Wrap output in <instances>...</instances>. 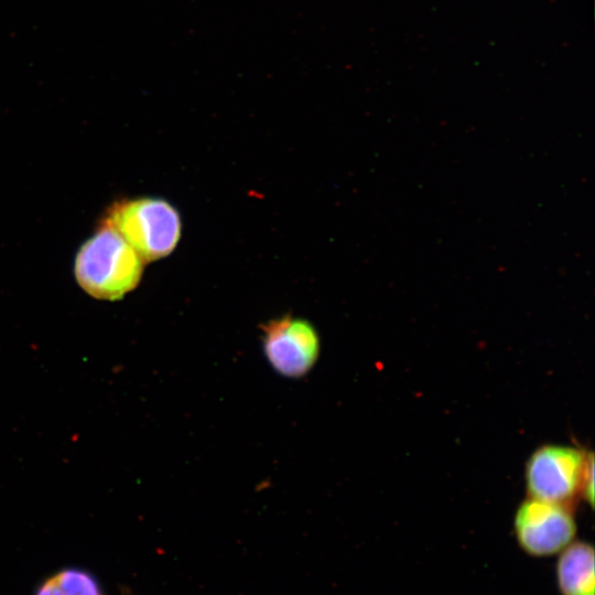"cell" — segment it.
Returning <instances> with one entry per match:
<instances>
[{"mask_svg": "<svg viewBox=\"0 0 595 595\" xmlns=\"http://www.w3.org/2000/svg\"><path fill=\"white\" fill-rule=\"evenodd\" d=\"M143 267L144 261L117 231L100 226L77 251L74 273L90 296L116 301L137 288Z\"/></svg>", "mask_w": 595, "mask_h": 595, "instance_id": "cell-1", "label": "cell"}, {"mask_svg": "<svg viewBox=\"0 0 595 595\" xmlns=\"http://www.w3.org/2000/svg\"><path fill=\"white\" fill-rule=\"evenodd\" d=\"M100 226L117 231L144 262L169 256L182 231L177 209L154 197L115 202L104 214Z\"/></svg>", "mask_w": 595, "mask_h": 595, "instance_id": "cell-2", "label": "cell"}, {"mask_svg": "<svg viewBox=\"0 0 595 595\" xmlns=\"http://www.w3.org/2000/svg\"><path fill=\"white\" fill-rule=\"evenodd\" d=\"M513 530L524 553L547 558L572 543L577 527L569 505L529 497L516 510Z\"/></svg>", "mask_w": 595, "mask_h": 595, "instance_id": "cell-3", "label": "cell"}, {"mask_svg": "<svg viewBox=\"0 0 595 595\" xmlns=\"http://www.w3.org/2000/svg\"><path fill=\"white\" fill-rule=\"evenodd\" d=\"M586 453L563 444H544L528 458L524 469L529 497L569 505L581 490Z\"/></svg>", "mask_w": 595, "mask_h": 595, "instance_id": "cell-4", "label": "cell"}, {"mask_svg": "<svg viewBox=\"0 0 595 595\" xmlns=\"http://www.w3.org/2000/svg\"><path fill=\"white\" fill-rule=\"evenodd\" d=\"M262 331L264 354L279 374L296 378L312 369L320 353V338L312 324L284 316L270 321Z\"/></svg>", "mask_w": 595, "mask_h": 595, "instance_id": "cell-5", "label": "cell"}, {"mask_svg": "<svg viewBox=\"0 0 595 595\" xmlns=\"http://www.w3.org/2000/svg\"><path fill=\"white\" fill-rule=\"evenodd\" d=\"M560 595H595L594 548L573 541L560 553L555 564Z\"/></svg>", "mask_w": 595, "mask_h": 595, "instance_id": "cell-6", "label": "cell"}, {"mask_svg": "<svg viewBox=\"0 0 595 595\" xmlns=\"http://www.w3.org/2000/svg\"><path fill=\"white\" fill-rule=\"evenodd\" d=\"M34 595H104V592L91 573L65 567L47 576Z\"/></svg>", "mask_w": 595, "mask_h": 595, "instance_id": "cell-7", "label": "cell"}, {"mask_svg": "<svg viewBox=\"0 0 595 595\" xmlns=\"http://www.w3.org/2000/svg\"><path fill=\"white\" fill-rule=\"evenodd\" d=\"M584 499L593 506L594 501V455L592 452L586 453L582 479L581 490Z\"/></svg>", "mask_w": 595, "mask_h": 595, "instance_id": "cell-8", "label": "cell"}]
</instances>
